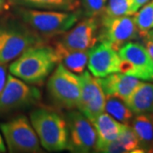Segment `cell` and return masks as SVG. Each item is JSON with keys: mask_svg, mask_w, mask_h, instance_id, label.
Returning <instances> with one entry per match:
<instances>
[{"mask_svg": "<svg viewBox=\"0 0 153 153\" xmlns=\"http://www.w3.org/2000/svg\"><path fill=\"white\" fill-rule=\"evenodd\" d=\"M33 125L42 146L48 152H60L67 149L68 128L66 118L57 111L39 107L30 115Z\"/></svg>", "mask_w": 153, "mask_h": 153, "instance_id": "3", "label": "cell"}, {"mask_svg": "<svg viewBox=\"0 0 153 153\" xmlns=\"http://www.w3.org/2000/svg\"><path fill=\"white\" fill-rule=\"evenodd\" d=\"M9 5H10V4H9L8 0H0V13L7 10Z\"/></svg>", "mask_w": 153, "mask_h": 153, "instance_id": "28", "label": "cell"}, {"mask_svg": "<svg viewBox=\"0 0 153 153\" xmlns=\"http://www.w3.org/2000/svg\"><path fill=\"white\" fill-rule=\"evenodd\" d=\"M100 27L98 18L86 17L64 33L58 42L67 49L89 50L99 42Z\"/></svg>", "mask_w": 153, "mask_h": 153, "instance_id": "12", "label": "cell"}, {"mask_svg": "<svg viewBox=\"0 0 153 153\" xmlns=\"http://www.w3.org/2000/svg\"><path fill=\"white\" fill-rule=\"evenodd\" d=\"M117 53L121 59L119 72L153 82V60L144 45L137 42H128Z\"/></svg>", "mask_w": 153, "mask_h": 153, "instance_id": "9", "label": "cell"}, {"mask_svg": "<svg viewBox=\"0 0 153 153\" xmlns=\"http://www.w3.org/2000/svg\"><path fill=\"white\" fill-rule=\"evenodd\" d=\"M47 89L52 101L57 106L74 109L77 106L80 99V78L61 63H58L56 69L48 80Z\"/></svg>", "mask_w": 153, "mask_h": 153, "instance_id": "5", "label": "cell"}, {"mask_svg": "<svg viewBox=\"0 0 153 153\" xmlns=\"http://www.w3.org/2000/svg\"><path fill=\"white\" fill-rule=\"evenodd\" d=\"M45 39L22 21L0 22V62L8 64L26 50L44 44Z\"/></svg>", "mask_w": 153, "mask_h": 153, "instance_id": "4", "label": "cell"}, {"mask_svg": "<svg viewBox=\"0 0 153 153\" xmlns=\"http://www.w3.org/2000/svg\"><path fill=\"white\" fill-rule=\"evenodd\" d=\"M134 14V0H107L104 13L100 17L115 18Z\"/></svg>", "mask_w": 153, "mask_h": 153, "instance_id": "22", "label": "cell"}, {"mask_svg": "<svg viewBox=\"0 0 153 153\" xmlns=\"http://www.w3.org/2000/svg\"><path fill=\"white\" fill-rule=\"evenodd\" d=\"M86 17L99 18L104 13L107 0H80Z\"/></svg>", "mask_w": 153, "mask_h": 153, "instance_id": "24", "label": "cell"}, {"mask_svg": "<svg viewBox=\"0 0 153 153\" xmlns=\"http://www.w3.org/2000/svg\"><path fill=\"white\" fill-rule=\"evenodd\" d=\"M97 134V144L95 152H99L101 148L116 140L123 129L125 124L120 123L108 113H101L92 121Z\"/></svg>", "mask_w": 153, "mask_h": 153, "instance_id": "15", "label": "cell"}, {"mask_svg": "<svg viewBox=\"0 0 153 153\" xmlns=\"http://www.w3.org/2000/svg\"><path fill=\"white\" fill-rule=\"evenodd\" d=\"M55 50L59 63L75 74H82L88 60V50H74L66 48L58 41L55 44Z\"/></svg>", "mask_w": 153, "mask_h": 153, "instance_id": "16", "label": "cell"}, {"mask_svg": "<svg viewBox=\"0 0 153 153\" xmlns=\"http://www.w3.org/2000/svg\"><path fill=\"white\" fill-rule=\"evenodd\" d=\"M99 42H105L118 51L128 42L138 38L139 31L134 16L105 18L100 17Z\"/></svg>", "mask_w": 153, "mask_h": 153, "instance_id": "10", "label": "cell"}, {"mask_svg": "<svg viewBox=\"0 0 153 153\" xmlns=\"http://www.w3.org/2000/svg\"><path fill=\"white\" fill-rule=\"evenodd\" d=\"M144 44H145V48L147 50L148 54L150 55L151 58L153 60V40L144 38Z\"/></svg>", "mask_w": 153, "mask_h": 153, "instance_id": "26", "label": "cell"}, {"mask_svg": "<svg viewBox=\"0 0 153 153\" xmlns=\"http://www.w3.org/2000/svg\"><path fill=\"white\" fill-rule=\"evenodd\" d=\"M79 78L81 94L76 108L92 122L105 111V94L97 77L88 71H83Z\"/></svg>", "mask_w": 153, "mask_h": 153, "instance_id": "11", "label": "cell"}, {"mask_svg": "<svg viewBox=\"0 0 153 153\" xmlns=\"http://www.w3.org/2000/svg\"><path fill=\"white\" fill-rule=\"evenodd\" d=\"M99 152H142L133 128L125 124L118 138L101 148Z\"/></svg>", "mask_w": 153, "mask_h": 153, "instance_id": "20", "label": "cell"}, {"mask_svg": "<svg viewBox=\"0 0 153 153\" xmlns=\"http://www.w3.org/2000/svg\"><path fill=\"white\" fill-rule=\"evenodd\" d=\"M9 152L12 153L42 152L38 134L25 116L0 124Z\"/></svg>", "mask_w": 153, "mask_h": 153, "instance_id": "6", "label": "cell"}, {"mask_svg": "<svg viewBox=\"0 0 153 153\" xmlns=\"http://www.w3.org/2000/svg\"><path fill=\"white\" fill-rule=\"evenodd\" d=\"M134 21L139 35L144 38L146 34L153 29V0L146 3L134 14Z\"/></svg>", "mask_w": 153, "mask_h": 153, "instance_id": "23", "label": "cell"}, {"mask_svg": "<svg viewBox=\"0 0 153 153\" xmlns=\"http://www.w3.org/2000/svg\"><path fill=\"white\" fill-rule=\"evenodd\" d=\"M7 78V64L0 62V94L5 87Z\"/></svg>", "mask_w": 153, "mask_h": 153, "instance_id": "25", "label": "cell"}, {"mask_svg": "<svg viewBox=\"0 0 153 153\" xmlns=\"http://www.w3.org/2000/svg\"><path fill=\"white\" fill-rule=\"evenodd\" d=\"M144 38H148V39H152V40H153V29H152L151 31H149V32L146 34V36L144 37Z\"/></svg>", "mask_w": 153, "mask_h": 153, "instance_id": "30", "label": "cell"}, {"mask_svg": "<svg viewBox=\"0 0 153 153\" xmlns=\"http://www.w3.org/2000/svg\"><path fill=\"white\" fill-rule=\"evenodd\" d=\"M126 104L134 114H153V83L141 82Z\"/></svg>", "mask_w": 153, "mask_h": 153, "instance_id": "17", "label": "cell"}, {"mask_svg": "<svg viewBox=\"0 0 153 153\" xmlns=\"http://www.w3.org/2000/svg\"><path fill=\"white\" fill-rule=\"evenodd\" d=\"M121 59L108 43L100 42L88 50V67L95 77H105L119 71Z\"/></svg>", "mask_w": 153, "mask_h": 153, "instance_id": "13", "label": "cell"}, {"mask_svg": "<svg viewBox=\"0 0 153 153\" xmlns=\"http://www.w3.org/2000/svg\"><path fill=\"white\" fill-rule=\"evenodd\" d=\"M97 80L105 95H115L125 103L141 83L140 79L122 72H115L105 77H97Z\"/></svg>", "mask_w": 153, "mask_h": 153, "instance_id": "14", "label": "cell"}, {"mask_svg": "<svg viewBox=\"0 0 153 153\" xmlns=\"http://www.w3.org/2000/svg\"><path fill=\"white\" fill-rule=\"evenodd\" d=\"M5 152V146H4V140H3V139H2V137H1V134H0V152Z\"/></svg>", "mask_w": 153, "mask_h": 153, "instance_id": "29", "label": "cell"}, {"mask_svg": "<svg viewBox=\"0 0 153 153\" xmlns=\"http://www.w3.org/2000/svg\"><path fill=\"white\" fill-rule=\"evenodd\" d=\"M142 152H153V114H139L132 120Z\"/></svg>", "mask_w": 153, "mask_h": 153, "instance_id": "19", "label": "cell"}, {"mask_svg": "<svg viewBox=\"0 0 153 153\" xmlns=\"http://www.w3.org/2000/svg\"><path fill=\"white\" fill-rule=\"evenodd\" d=\"M10 5L44 10L76 11L81 5L80 0H8Z\"/></svg>", "mask_w": 153, "mask_h": 153, "instance_id": "18", "label": "cell"}, {"mask_svg": "<svg viewBox=\"0 0 153 153\" xmlns=\"http://www.w3.org/2000/svg\"><path fill=\"white\" fill-rule=\"evenodd\" d=\"M68 128L67 149L71 152H95L97 134L92 122L79 111H71L65 117Z\"/></svg>", "mask_w": 153, "mask_h": 153, "instance_id": "8", "label": "cell"}, {"mask_svg": "<svg viewBox=\"0 0 153 153\" xmlns=\"http://www.w3.org/2000/svg\"><path fill=\"white\" fill-rule=\"evenodd\" d=\"M150 0H134V10L135 13L139 10L143 5H145Z\"/></svg>", "mask_w": 153, "mask_h": 153, "instance_id": "27", "label": "cell"}, {"mask_svg": "<svg viewBox=\"0 0 153 153\" xmlns=\"http://www.w3.org/2000/svg\"><path fill=\"white\" fill-rule=\"evenodd\" d=\"M82 11L40 10L24 7L15 9L16 16L44 39L63 34L76 24Z\"/></svg>", "mask_w": 153, "mask_h": 153, "instance_id": "2", "label": "cell"}, {"mask_svg": "<svg viewBox=\"0 0 153 153\" xmlns=\"http://www.w3.org/2000/svg\"><path fill=\"white\" fill-rule=\"evenodd\" d=\"M41 98L42 94L38 88L8 75L5 87L0 94V115L33 106Z\"/></svg>", "mask_w": 153, "mask_h": 153, "instance_id": "7", "label": "cell"}, {"mask_svg": "<svg viewBox=\"0 0 153 153\" xmlns=\"http://www.w3.org/2000/svg\"><path fill=\"white\" fill-rule=\"evenodd\" d=\"M105 111L111 117L123 124H128L133 120V111L123 100L115 95H105Z\"/></svg>", "mask_w": 153, "mask_h": 153, "instance_id": "21", "label": "cell"}, {"mask_svg": "<svg viewBox=\"0 0 153 153\" xmlns=\"http://www.w3.org/2000/svg\"><path fill=\"white\" fill-rule=\"evenodd\" d=\"M59 60L55 48L44 44L26 50L10 66L12 75L31 85H42Z\"/></svg>", "mask_w": 153, "mask_h": 153, "instance_id": "1", "label": "cell"}]
</instances>
